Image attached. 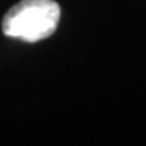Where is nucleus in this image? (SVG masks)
<instances>
[{
  "mask_svg": "<svg viewBox=\"0 0 146 146\" xmlns=\"http://www.w3.org/2000/svg\"><path fill=\"white\" fill-rule=\"evenodd\" d=\"M58 21L60 6L54 0H21L6 12L2 29L8 37L39 42L55 31Z\"/></svg>",
  "mask_w": 146,
  "mask_h": 146,
  "instance_id": "obj_1",
  "label": "nucleus"
}]
</instances>
